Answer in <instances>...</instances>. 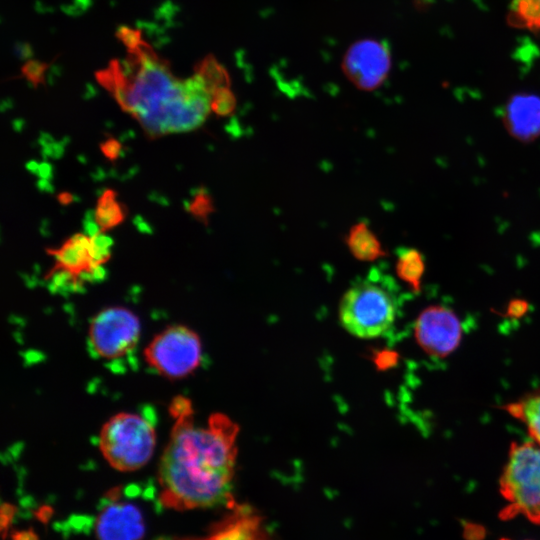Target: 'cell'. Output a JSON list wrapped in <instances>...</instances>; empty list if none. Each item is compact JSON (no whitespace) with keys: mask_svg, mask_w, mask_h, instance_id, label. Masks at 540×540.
Returning a JSON list of instances; mask_svg holds the SVG:
<instances>
[{"mask_svg":"<svg viewBox=\"0 0 540 540\" xmlns=\"http://www.w3.org/2000/svg\"><path fill=\"white\" fill-rule=\"evenodd\" d=\"M16 508L8 503L2 504L1 507V531L3 533V537L6 535V530L13 519V516L15 514Z\"/></svg>","mask_w":540,"mask_h":540,"instance_id":"23","label":"cell"},{"mask_svg":"<svg viewBox=\"0 0 540 540\" xmlns=\"http://www.w3.org/2000/svg\"><path fill=\"white\" fill-rule=\"evenodd\" d=\"M526 309L527 303L520 299H516L510 303L508 312L512 315H522Z\"/></svg>","mask_w":540,"mask_h":540,"instance_id":"24","label":"cell"},{"mask_svg":"<svg viewBox=\"0 0 540 540\" xmlns=\"http://www.w3.org/2000/svg\"><path fill=\"white\" fill-rule=\"evenodd\" d=\"M91 239L84 234H75L67 239L61 247L48 249L55 258L52 269L68 273L79 289L84 281H95L104 277V269L94 267L90 253Z\"/></svg>","mask_w":540,"mask_h":540,"instance_id":"11","label":"cell"},{"mask_svg":"<svg viewBox=\"0 0 540 540\" xmlns=\"http://www.w3.org/2000/svg\"><path fill=\"white\" fill-rule=\"evenodd\" d=\"M503 409L521 421L534 442L540 446V391H532L518 400L506 404Z\"/></svg>","mask_w":540,"mask_h":540,"instance_id":"15","label":"cell"},{"mask_svg":"<svg viewBox=\"0 0 540 540\" xmlns=\"http://www.w3.org/2000/svg\"><path fill=\"white\" fill-rule=\"evenodd\" d=\"M90 239V253L93 266L100 267L111 256L110 247L112 245V239L101 231L91 236Z\"/></svg>","mask_w":540,"mask_h":540,"instance_id":"19","label":"cell"},{"mask_svg":"<svg viewBox=\"0 0 540 540\" xmlns=\"http://www.w3.org/2000/svg\"><path fill=\"white\" fill-rule=\"evenodd\" d=\"M95 528L98 540H141L145 533L141 510L114 498L100 510Z\"/></svg>","mask_w":540,"mask_h":540,"instance_id":"10","label":"cell"},{"mask_svg":"<svg viewBox=\"0 0 540 540\" xmlns=\"http://www.w3.org/2000/svg\"><path fill=\"white\" fill-rule=\"evenodd\" d=\"M506 22L512 28L540 36V0H511Z\"/></svg>","mask_w":540,"mask_h":540,"instance_id":"16","label":"cell"},{"mask_svg":"<svg viewBox=\"0 0 540 540\" xmlns=\"http://www.w3.org/2000/svg\"><path fill=\"white\" fill-rule=\"evenodd\" d=\"M212 208L211 200L208 194L204 192H199L190 206L191 212L199 217H206L212 211Z\"/></svg>","mask_w":540,"mask_h":540,"instance_id":"21","label":"cell"},{"mask_svg":"<svg viewBox=\"0 0 540 540\" xmlns=\"http://www.w3.org/2000/svg\"><path fill=\"white\" fill-rule=\"evenodd\" d=\"M126 216V208L117 200L116 192L105 190L99 197L94 212V220L101 232L119 225Z\"/></svg>","mask_w":540,"mask_h":540,"instance_id":"18","label":"cell"},{"mask_svg":"<svg viewBox=\"0 0 540 540\" xmlns=\"http://www.w3.org/2000/svg\"><path fill=\"white\" fill-rule=\"evenodd\" d=\"M414 332L419 346L427 354L438 358L454 352L463 334L457 315L440 305L429 306L419 314Z\"/></svg>","mask_w":540,"mask_h":540,"instance_id":"8","label":"cell"},{"mask_svg":"<svg viewBox=\"0 0 540 540\" xmlns=\"http://www.w3.org/2000/svg\"><path fill=\"white\" fill-rule=\"evenodd\" d=\"M230 512L210 530L209 534L198 540H271L261 515L251 506L229 505Z\"/></svg>","mask_w":540,"mask_h":540,"instance_id":"12","label":"cell"},{"mask_svg":"<svg viewBox=\"0 0 540 540\" xmlns=\"http://www.w3.org/2000/svg\"><path fill=\"white\" fill-rule=\"evenodd\" d=\"M391 67L387 47L378 41L364 40L354 44L346 53L344 72L360 89L372 90L386 79Z\"/></svg>","mask_w":540,"mask_h":540,"instance_id":"9","label":"cell"},{"mask_svg":"<svg viewBox=\"0 0 540 540\" xmlns=\"http://www.w3.org/2000/svg\"><path fill=\"white\" fill-rule=\"evenodd\" d=\"M120 35L128 57L97 73L120 107L151 137L201 126L212 110L213 96L201 73L178 79L135 31L125 29Z\"/></svg>","mask_w":540,"mask_h":540,"instance_id":"2","label":"cell"},{"mask_svg":"<svg viewBox=\"0 0 540 540\" xmlns=\"http://www.w3.org/2000/svg\"><path fill=\"white\" fill-rule=\"evenodd\" d=\"M345 243L352 256L360 261H374L386 256L380 240L364 222H358L350 228Z\"/></svg>","mask_w":540,"mask_h":540,"instance_id":"14","label":"cell"},{"mask_svg":"<svg viewBox=\"0 0 540 540\" xmlns=\"http://www.w3.org/2000/svg\"><path fill=\"white\" fill-rule=\"evenodd\" d=\"M391 282L376 268L355 281L344 293L339 305L342 326L359 338L384 335L397 315V300Z\"/></svg>","mask_w":540,"mask_h":540,"instance_id":"3","label":"cell"},{"mask_svg":"<svg viewBox=\"0 0 540 540\" xmlns=\"http://www.w3.org/2000/svg\"><path fill=\"white\" fill-rule=\"evenodd\" d=\"M148 365L168 379L194 372L202 359L198 334L184 325H172L158 333L144 350Z\"/></svg>","mask_w":540,"mask_h":540,"instance_id":"6","label":"cell"},{"mask_svg":"<svg viewBox=\"0 0 540 540\" xmlns=\"http://www.w3.org/2000/svg\"><path fill=\"white\" fill-rule=\"evenodd\" d=\"M500 540H510V539H508V538H502V539H500Z\"/></svg>","mask_w":540,"mask_h":540,"instance_id":"26","label":"cell"},{"mask_svg":"<svg viewBox=\"0 0 540 540\" xmlns=\"http://www.w3.org/2000/svg\"><path fill=\"white\" fill-rule=\"evenodd\" d=\"M12 540H39L37 534L32 530L17 531L12 534Z\"/></svg>","mask_w":540,"mask_h":540,"instance_id":"25","label":"cell"},{"mask_svg":"<svg viewBox=\"0 0 540 540\" xmlns=\"http://www.w3.org/2000/svg\"><path fill=\"white\" fill-rule=\"evenodd\" d=\"M499 489L507 501L502 519L522 515L540 524V446L536 442L511 443Z\"/></svg>","mask_w":540,"mask_h":540,"instance_id":"4","label":"cell"},{"mask_svg":"<svg viewBox=\"0 0 540 540\" xmlns=\"http://www.w3.org/2000/svg\"><path fill=\"white\" fill-rule=\"evenodd\" d=\"M503 123L517 140H535L540 136V96L528 92L512 95L504 107Z\"/></svg>","mask_w":540,"mask_h":540,"instance_id":"13","label":"cell"},{"mask_svg":"<svg viewBox=\"0 0 540 540\" xmlns=\"http://www.w3.org/2000/svg\"><path fill=\"white\" fill-rule=\"evenodd\" d=\"M395 270L397 276L407 283L414 292L421 289V281L425 272L423 254L415 248H405L398 252Z\"/></svg>","mask_w":540,"mask_h":540,"instance_id":"17","label":"cell"},{"mask_svg":"<svg viewBox=\"0 0 540 540\" xmlns=\"http://www.w3.org/2000/svg\"><path fill=\"white\" fill-rule=\"evenodd\" d=\"M98 445L111 467L131 472L149 462L156 445V432L153 424L143 416L121 412L103 424Z\"/></svg>","mask_w":540,"mask_h":540,"instance_id":"5","label":"cell"},{"mask_svg":"<svg viewBox=\"0 0 540 540\" xmlns=\"http://www.w3.org/2000/svg\"><path fill=\"white\" fill-rule=\"evenodd\" d=\"M170 413L175 422L158 471L161 503L177 510L229 506L238 426L219 413L206 426H196L184 397L172 401Z\"/></svg>","mask_w":540,"mask_h":540,"instance_id":"1","label":"cell"},{"mask_svg":"<svg viewBox=\"0 0 540 540\" xmlns=\"http://www.w3.org/2000/svg\"><path fill=\"white\" fill-rule=\"evenodd\" d=\"M121 150L120 143L115 139H108L101 145V151L110 160H115L119 157Z\"/></svg>","mask_w":540,"mask_h":540,"instance_id":"22","label":"cell"},{"mask_svg":"<svg viewBox=\"0 0 540 540\" xmlns=\"http://www.w3.org/2000/svg\"><path fill=\"white\" fill-rule=\"evenodd\" d=\"M140 331V320L131 310L118 306L108 307L91 320L88 340L98 357L117 359L135 348Z\"/></svg>","mask_w":540,"mask_h":540,"instance_id":"7","label":"cell"},{"mask_svg":"<svg viewBox=\"0 0 540 540\" xmlns=\"http://www.w3.org/2000/svg\"><path fill=\"white\" fill-rule=\"evenodd\" d=\"M235 107V98L229 87L218 89L212 96V110L221 116L229 115Z\"/></svg>","mask_w":540,"mask_h":540,"instance_id":"20","label":"cell"}]
</instances>
